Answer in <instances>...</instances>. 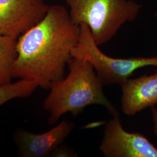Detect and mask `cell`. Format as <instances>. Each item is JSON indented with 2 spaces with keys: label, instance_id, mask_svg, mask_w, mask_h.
Segmentation results:
<instances>
[{
  "label": "cell",
  "instance_id": "obj_1",
  "mask_svg": "<svg viewBox=\"0 0 157 157\" xmlns=\"http://www.w3.org/2000/svg\"><path fill=\"white\" fill-rule=\"evenodd\" d=\"M80 33V26L73 23L66 8L50 6L43 19L17 39L13 78L49 90L65 77Z\"/></svg>",
  "mask_w": 157,
  "mask_h": 157
},
{
  "label": "cell",
  "instance_id": "obj_2",
  "mask_svg": "<svg viewBox=\"0 0 157 157\" xmlns=\"http://www.w3.org/2000/svg\"><path fill=\"white\" fill-rule=\"evenodd\" d=\"M67 67V76L51 86L43 102L44 109L49 113V124H56L67 113L78 116L91 105H100L112 116L118 115V111L104 94V85L89 62L72 57Z\"/></svg>",
  "mask_w": 157,
  "mask_h": 157
},
{
  "label": "cell",
  "instance_id": "obj_3",
  "mask_svg": "<svg viewBox=\"0 0 157 157\" xmlns=\"http://www.w3.org/2000/svg\"><path fill=\"white\" fill-rule=\"evenodd\" d=\"M74 23L86 25L96 44L103 45L126 23L135 21L142 5L135 0H64Z\"/></svg>",
  "mask_w": 157,
  "mask_h": 157
},
{
  "label": "cell",
  "instance_id": "obj_4",
  "mask_svg": "<svg viewBox=\"0 0 157 157\" xmlns=\"http://www.w3.org/2000/svg\"><path fill=\"white\" fill-rule=\"evenodd\" d=\"M80 28L78 42L72 51V56L89 62L104 86L121 85L139 68L157 67V56L116 58L107 56L96 44L89 28L84 24Z\"/></svg>",
  "mask_w": 157,
  "mask_h": 157
},
{
  "label": "cell",
  "instance_id": "obj_5",
  "mask_svg": "<svg viewBox=\"0 0 157 157\" xmlns=\"http://www.w3.org/2000/svg\"><path fill=\"white\" fill-rule=\"evenodd\" d=\"M100 150L105 157H157V148L140 133L125 130L119 115L106 124Z\"/></svg>",
  "mask_w": 157,
  "mask_h": 157
},
{
  "label": "cell",
  "instance_id": "obj_6",
  "mask_svg": "<svg viewBox=\"0 0 157 157\" xmlns=\"http://www.w3.org/2000/svg\"><path fill=\"white\" fill-rule=\"evenodd\" d=\"M49 6L44 0H0V36L17 39L43 19Z\"/></svg>",
  "mask_w": 157,
  "mask_h": 157
},
{
  "label": "cell",
  "instance_id": "obj_7",
  "mask_svg": "<svg viewBox=\"0 0 157 157\" xmlns=\"http://www.w3.org/2000/svg\"><path fill=\"white\" fill-rule=\"evenodd\" d=\"M74 126L73 122L63 119L55 127L41 134L17 129L13 135V140L19 155L22 157H50L53 151L71 133Z\"/></svg>",
  "mask_w": 157,
  "mask_h": 157
},
{
  "label": "cell",
  "instance_id": "obj_8",
  "mask_svg": "<svg viewBox=\"0 0 157 157\" xmlns=\"http://www.w3.org/2000/svg\"><path fill=\"white\" fill-rule=\"evenodd\" d=\"M120 86L121 109L124 114L133 115L157 105V72L150 76L129 78Z\"/></svg>",
  "mask_w": 157,
  "mask_h": 157
},
{
  "label": "cell",
  "instance_id": "obj_9",
  "mask_svg": "<svg viewBox=\"0 0 157 157\" xmlns=\"http://www.w3.org/2000/svg\"><path fill=\"white\" fill-rule=\"evenodd\" d=\"M17 39L0 36V86L12 82L13 67L17 57Z\"/></svg>",
  "mask_w": 157,
  "mask_h": 157
},
{
  "label": "cell",
  "instance_id": "obj_10",
  "mask_svg": "<svg viewBox=\"0 0 157 157\" xmlns=\"http://www.w3.org/2000/svg\"><path fill=\"white\" fill-rule=\"evenodd\" d=\"M38 87L34 82L20 79L15 82L0 86V107L12 100L28 97Z\"/></svg>",
  "mask_w": 157,
  "mask_h": 157
},
{
  "label": "cell",
  "instance_id": "obj_11",
  "mask_svg": "<svg viewBox=\"0 0 157 157\" xmlns=\"http://www.w3.org/2000/svg\"><path fill=\"white\" fill-rule=\"evenodd\" d=\"M76 156V153L70 148L66 146L59 145L53 151L50 157H72Z\"/></svg>",
  "mask_w": 157,
  "mask_h": 157
},
{
  "label": "cell",
  "instance_id": "obj_12",
  "mask_svg": "<svg viewBox=\"0 0 157 157\" xmlns=\"http://www.w3.org/2000/svg\"><path fill=\"white\" fill-rule=\"evenodd\" d=\"M151 108L152 121H153V124H154V131L157 138V108H155L154 107H152Z\"/></svg>",
  "mask_w": 157,
  "mask_h": 157
},
{
  "label": "cell",
  "instance_id": "obj_13",
  "mask_svg": "<svg viewBox=\"0 0 157 157\" xmlns=\"http://www.w3.org/2000/svg\"><path fill=\"white\" fill-rule=\"evenodd\" d=\"M154 16L156 17L157 18V10H156V11H155V13H154Z\"/></svg>",
  "mask_w": 157,
  "mask_h": 157
}]
</instances>
